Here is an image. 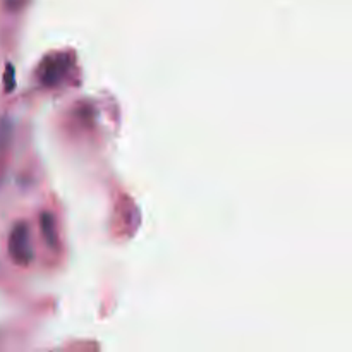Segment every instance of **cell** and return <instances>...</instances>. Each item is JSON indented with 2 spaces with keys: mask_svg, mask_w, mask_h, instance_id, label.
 <instances>
[{
  "mask_svg": "<svg viewBox=\"0 0 352 352\" xmlns=\"http://www.w3.org/2000/svg\"><path fill=\"white\" fill-rule=\"evenodd\" d=\"M7 251L10 260L19 267H28L33 260V248L30 244V227L26 222H17L10 229L7 239Z\"/></svg>",
  "mask_w": 352,
  "mask_h": 352,
  "instance_id": "obj_1",
  "label": "cell"
},
{
  "mask_svg": "<svg viewBox=\"0 0 352 352\" xmlns=\"http://www.w3.org/2000/svg\"><path fill=\"white\" fill-rule=\"evenodd\" d=\"M72 60L69 54H52L41 62V67L38 76H40V82L47 88H55L60 85L67 76L69 69H71Z\"/></svg>",
  "mask_w": 352,
  "mask_h": 352,
  "instance_id": "obj_2",
  "label": "cell"
},
{
  "mask_svg": "<svg viewBox=\"0 0 352 352\" xmlns=\"http://www.w3.org/2000/svg\"><path fill=\"white\" fill-rule=\"evenodd\" d=\"M14 124L10 117H0V186L6 181L7 168H9L10 150H12Z\"/></svg>",
  "mask_w": 352,
  "mask_h": 352,
  "instance_id": "obj_3",
  "label": "cell"
},
{
  "mask_svg": "<svg viewBox=\"0 0 352 352\" xmlns=\"http://www.w3.org/2000/svg\"><path fill=\"white\" fill-rule=\"evenodd\" d=\"M40 227H41V234H43L45 241L50 248H57L58 246V236H57V227H55V219L52 213L43 212L40 215Z\"/></svg>",
  "mask_w": 352,
  "mask_h": 352,
  "instance_id": "obj_4",
  "label": "cell"
},
{
  "mask_svg": "<svg viewBox=\"0 0 352 352\" xmlns=\"http://www.w3.org/2000/svg\"><path fill=\"white\" fill-rule=\"evenodd\" d=\"M3 3H6L7 9H19V7H23L24 0H3Z\"/></svg>",
  "mask_w": 352,
  "mask_h": 352,
  "instance_id": "obj_5",
  "label": "cell"
}]
</instances>
